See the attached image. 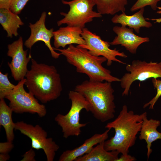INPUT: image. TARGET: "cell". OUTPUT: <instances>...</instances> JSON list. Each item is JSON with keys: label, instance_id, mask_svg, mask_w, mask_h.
Returning a JSON list of instances; mask_svg holds the SVG:
<instances>
[{"label": "cell", "instance_id": "cell-1", "mask_svg": "<svg viewBox=\"0 0 161 161\" xmlns=\"http://www.w3.org/2000/svg\"><path fill=\"white\" fill-rule=\"evenodd\" d=\"M146 115V112L135 114L132 111H128L126 105L123 106L117 117L105 126L107 129H114L115 131L114 136L105 141L106 150L116 151L122 154H128L129 148L135 143L143 118Z\"/></svg>", "mask_w": 161, "mask_h": 161}, {"label": "cell", "instance_id": "cell-2", "mask_svg": "<svg viewBox=\"0 0 161 161\" xmlns=\"http://www.w3.org/2000/svg\"><path fill=\"white\" fill-rule=\"evenodd\" d=\"M31 69L25 76L29 92L43 103L58 98L62 90L59 74L55 66L31 59Z\"/></svg>", "mask_w": 161, "mask_h": 161}, {"label": "cell", "instance_id": "cell-3", "mask_svg": "<svg viewBox=\"0 0 161 161\" xmlns=\"http://www.w3.org/2000/svg\"><path fill=\"white\" fill-rule=\"evenodd\" d=\"M111 83L89 80L75 88V90L81 94L89 103V111L95 118L102 122L114 117V90Z\"/></svg>", "mask_w": 161, "mask_h": 161}, {"label": "cell", "instance_id": "cell-4", "mask_svg": "<svg viewBox=\"0 0 161 161\" xmlns=\"http://www.w3.org/2000/svg\"><path fill=\"white\" fill-rule=\"evenodd\" d=\"M53 48L64 55L67 61L76 67L77 72L86 74L90 80L111 83L120 81V78L112 75L110 71L102 66L107 61L104 57L93 55L87 49L73 44L66 49Z\"/></svg>", "mask_w": 161, "mask_h": 161}, {"label": "cell", "instance_id": "cell-5", "mask_svg": "<svg viewBox=\"0 0 161 161\" xmlns=\"http://www.w3.org/2000/svg\"><path fill=\"white\" fill-rule=\"evenodd\" d=\"M69 98L71 100V106L66 114H58L55 120L61 128L63 137L66 139L70 136H78L81 134V128L87 123L80 122V113L83 109L89 112V103L80 93L74 90L70 91Z\"/></svg>", "mask_w": 161, "mask_h": 161}, {"label": "cell", "instance_id": "cell-6", "mask_svg": "<svg viewBox=\"0 0 161 161\" xmlns=\"http://www.w3.org/2000/svg\"><path fill=\"white\" fill-rule=\"evenodd\" d=\"M61 2L69 5L70 9L67 13H60L64 17L57 21L58 26L66 24L82 29L85 27L86 24L92 21L94 18L102 17L100 13L93 10V7L96 5L94 0H62Z\"/></svg>", "mask_w": 161, "mask_h": 161}, {"label": "cell", "instance_id": "cell-7", "mask_svg": "<svg viewBox=\"0 0 161 161\" xmlns=\"http://www.w3.org/2000/svg\"><path fill=\"white\" fill-rule=\"evenodd\" d=\"M25 79L19 81L15 88L8 93L5 98L9 100V106L13 112L22 114H36L41 117H44L47 111L45 106L39 103L38 99L24 89Z\"/></svg>", "mask_w": 161, "mask_h": 161}, {"label": "cell", "instance_id": "cell-8", "mask_svg": "<svg viewBox=\"0 0 161 161\" xmlns=\"http://www.w3.org/2000/svg\"><path fill=\"white\" fill-rule=\"evenodd\" d=\"M126 69L128 72L120 78V85L124 89L122 95H128L132 83L136 80L143 81L151 78H161V61L159 62L134 60L127 64Z\"/></svg>", "mask_w": 161, "mask_h": 161}, {"label": "cell", "instance_id": "cell-9", "mask_svg": "<svg viewBox=\"0 0 161 161\" xmlns=\"http://www.w3.org/2000/svg\"><path fill=\"white\" fill-rule=\"evenodd\" d=\"M15 130L19 131L31 139L32 148L37 150L42 149L47 161L54 160L59 146L52 138L47 137V131L40 125L33 126L23 121H18L15 123Z\"/></svg>", "mask_w": 161, "mask_h": 161}, {"label": "cell", "instance_id": "cell-10", "mask_svg": "<svg viewBox=\"0 0 161 161\" xmlns=\"http://www.w3.org/2000/svg\"><path fill=\"white\" fill-rule=\"evenodd\" d=\"M81 35L85 40L86 44L78 45L77 47L87 49L91 54L94 56L105 57L107 59V65L108 66L111 65L113 61L126 64L117 59L116 57L126 58L127 56L124 52H120L116 49H110L109 42L102 40L100 36L93 33L85 27L82 29Z\"/></svg>", "mask_w": 161, "mask_h": 161}, {"label": "cell", "instance_id": "cell-11", "mask_svg": "<svg viewBox=\"0 0 161 161\" xmlns=\"http://www.w3.org/2000/svg\"><path fill=\"white\" fill-rule=\"evenodd\" d=\"M7 55L11 57L10 62H8L12 77L16 81H20L24 78L28 69L27 64L31 58L30 53L27 56V50H24L22 37L8 45Z\"/></svg>", "mask_w": 161, "mask_h": 161}, {"label": "cell", "instance_id": "cell-12", "mask_svg": "<svg viewBox=\"0 0 161 161\" xmlns=\"http://www.w3.org/2000/svg\"><path fill=\"white\" fill-rule=\"evenodd\" d=\"M46 17L47 13L43 12L39 19L35 23H29L30 35L24 44L27 48L31 49L36 42L39 41H42L48 48L52 57L57 59L61 54L56 52L51 45L50 40L53 36L54 29L53 28L48 29L46 27L45 22Z\"/></svg>", "mask_w": 161, "mask_h": 161}, {"label": "cell", "instance_id": "cell-13", "mask_svg": "<svg viewBox=\"0 0 161 161\" xmlns=\"http://www.w3.org/2000/svg\"><path fill=\"white\" fill-rule=\"evenodd\" d=\"M113 30L117 36L109 42L110 45H120L132 54L136 53L137 49L140 44L150 41L148 37L137 35L133 32L132 28H128L126 26H116L113 27Z\"/></svg>", "mask_w": 161, "mask_h": 161}, {"label": "cell", "instance_id": "cell-14", "mask_svg": "<svg viewBox=\"0 0 161 161\" xmlns=\"http://www.w3.org/2000/svg\"><path fill=\"white\" fill-rule=\"evenodd\" d=\"M82 29L78 27L67 25L53 31L54 45L55 48H64L67 45L76 44L84 45L86 41L81 35Z\"/></svg>", "mask_w": 161, "mask_h": 161}, {"label": "cell", "instance_id": "cell-15", "mask_svg": "<svg viewBox=\"0 0 161 161\" xmlns=\"http://www.w3.org/2000/svg\"><path fill=\"white\" fill-rule=\"evenodd\" d=\"M111 129H107L102 134H95L86 140L80 146L72 150H66L60 155L59 161H75L78 158L88 153L94 146L106 140Z\"/></svg>", "mask_w": 161, "mask_h": 161}, {"label": "cell", "instance_id": "cell-16", "mask_svg": "<svg viewBox=\"0 0 161 161\" xmlns=\"http://www.w3.org/2000/svg\"><path fill=\"white\" fill-rule=\"evenodd\" d=\"M160 124V121L153 119H148L147 115L143 118L139 139L145 140L147 144V156L148 160L152 150L151 149L152 143L158 139H161V133L157 130Z\"/></svg>", "mask_w": 161, "mask_h": 161}, {"label": "cell", "instance_id": "cell-17", "mask_svg": "<svg viewBox=\"0 0 161 161\" xmlns=\"http://www.w3.org/2000/svg\"><path fill=\"white\" fill-rule=\"evenodd\" d=\"M144 8L131 16H128L125 12L119 15L116 14L111 19L114 23L120 24L121 26H128L129 28L134 29L137 33L140 32L141 27H145L149 28L152 26V24L145 20L143 16Z\"/></svg>", "mask_w": 161, "mask_h": 161}, {"label": "cell", "instance_id": "cell-18", "mask_svg": "<svg viewBox=\"0 0 161 161\" xmlns=\"http://www.w3.org/2000/svg\"><path fill=\"white\" fill-rule=\"evenodd\" d=\"M105 141L98 143L88 153L75 161H116L120 153L116 151L106 150L104 146Z\"/></svg>", "mask_w": 161, "mask_h": 161}, {"label": "cell", "instance_id": "cell-19", "mask_svg": "<svg viewBox=\"0 0 161 161\" xmlns=\"http://www.w3.org/2000/svg\"><path fill=\"white\" fill-rule=\"evenodd\" d=\"M18 15L10 9H0V23L6 32L8 37L17 36L18 29L24 24Z\"/></svg>", "mask_w": 161, "mask_h": 161}, {"label": "cell", "instance_id": "cell-20", "mask_svg": "<svg viewBox=\"0 0 161 161\" xmlns=\"http://www.w3.org/2000/svg\"><path fill=\"white\" fill-rule=\"evenodd\" d=\"M12 109L6 103L4 98L0 100V125L4 128L7 141L13 142L14 139L15 123L12 118Z\"/></svg>", "mask_w": 161, "mask_h": 161}, {"label": "cell", "instance_id": "cell-21", "mask_svg": "<svg viewBox=\"0 0 161 161\" xmlns=\"http://www.w3.org/2000/svg\"><path fill=\"white\" fill-rule=\"evenodd\" d=\"M97 12L102 15H113L120 11L125 12L127 0H94Z\"/></svg>", "mask_w": 161, "mask_h": 161}, {"label": "cell", "instance_id": "cell-22", "mask_svg": "<svg viewBox=\"0 0 161 161\" xmlns=\"http://www.w3.org/2000/svg\"><path fill=\"white\" fill-rule=\"evenodd\" d=\"M8 75L7 73L3 74L0 72V99H4L6 95L16 86L10 81Z\"/></svg>", "mask_w": 161, "mask_h": 161}, {"label": "cell", "instance_id": "cell-23", "mask_svg": "<svg viewBox=\"0 0 161 161\" xmlns=\"http://www.w3.org/2000/svg\"><path fill=\"white\" fill-rule=\"evenodd\" d=\"M152 82L157 93L155 96L148 102L144 104L143 108L149 106V109H153L154 106L159 98L161 96V80L157 78H152Z\"/></svg>", "mask_w": 161, "mask_h": 161}, {"label": "cell", "instance_id": "cell-24", "mask_svg": "<svg viewBox=\"0 0 161 161\" xmlns=\"http://www.w3.org/2000/svg\"><path fill=\"white\" fill-rule=\"evenodd\" d=\"M161 0H137L131 8V12L144 8L148 5L150 6L154 10H156L157 8L158 2Z\"/></svg>", "mask_w": 161, "mask_h": 161}, {"label": "cell", "instance_id": "cell-25", "mask_svg": "<svg viewBox=\"0 0 161 161\" xmlns=\"http://www.w3.org/2000/svg\"><path fill=\"white\" fill-rule=\"evenodd\" d=\"M29 0H13L10 10L16 14L20 13Z\"/></svg>", "mask_w": 161, "mask_h": 161}, {"label": "cell", "instance_id": "cell-26", "mask_svg": "<svg viewBox=\"0 0 161 161\" xmlns=\"http://www.w3.org/2000/svg\"><path fill=\"white\" fill-rule=\"evenodd\" d=\"M14 148L13 142H7L0 143V153H9Z\"/></svg>", "mask_w": 161, "mask_h": 161}, {"label": "cell", "instance_id": "cell-27", "mask_svg": "<svg viewBox=\"0 0 161 161\" xmlns=\"http://www.w3.org/2000/svg\"><path fill=\"white\" fill-rule=\"evenodd\" d=\"M35 153L32 148L26 152L22 156L23 158L21 161H35Z\"/></svg>", "mask_w": 161, "mask_h": 161}, {"label": "cell", "instance_id": "cell-28", "mask_svg": "<svg viewBox=\"0 0 161 161\" xmlns=\"http://www.w3.org/2000/svg\"><path fill=\"white\" fill-rule=\"evenodd\" d=\"M136 160V158L128 154H122L120 157H118L116 161H134Z\"/></svg>", "mask_w": 161, "mask_h": 161}, {"label": "cell", "instance_id": "cell-29", "mask_svg": "<svg viewBox=\"0 0 161 161\" xmlns=\"http://www.w3.org/2000/svg\"><path fill=\"white\" fill-rule=\"evenodd\" d=\"M13 0H0V9H10Z\"/></svg>", "mask_w": 161, "mask_h": 161}, {"label": "cell", "instance_id": "cell-30", "mask_svg": "<svg viewBox=\"0 0 161 161\" xmlns=\"http://www.w3.org/2000/svg\"><path fill=\"white\" fill-rule=\"evenodd\" d=\"M10 157L8 153H0V161H6L9 160Z\"/></svg>", "mask_w": 161, "mask_h": 161}, {"label": "cell", "instance_id": "cell-31", "mask_svg": "<svg viewBox=\"0 0 161 161\" xmlns=\"http://www.w3.org/2000/svg\"><path fill=\"white\" fill-rule=\"evenodd\" d=\"M158 9L160 10L158 11H157V13L161 14V7H158L157 8ZM146 19H151L153 21H156L155 22V23H160L161 22V18H156V19H149V18H146Z\"/></svg>", "mask_w": 161, "mask_h": 161}]
</instances>
